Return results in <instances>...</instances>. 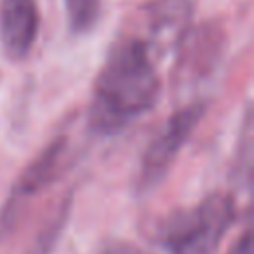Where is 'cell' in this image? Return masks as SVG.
Listing matches in <instances>:
<instances>
[{
  "label": "cell",
  "mask_w": 254,
  "mask_h": 254,
  "mask_svg": "<svg viewBox=\"0 0 254 254\" xmlns=\"http://www.w3.org/2000/svg\"><path fill=\"white\" fill-rule=\"evenodd\" d=\"M161 81L149 46L129 34L113 44L93 83L89 123L113 133L157 103Z\"/></svg>",
  "instance_id": "obj_1"
},
{
  "label": "cell",
  "mask_w": 254,
  "mask_h": 254,
  "mask_svg": "<svg viewBox=\"0 0 254 254\" xmlns=\"http://www.w3.org/2000/svg\"><path fill=\"white\" fill-rule=\"evenodd\" d=\"M234 220V198L216 190L198 204L165 216L157 224V240L171 254H216Z\"/></svg>",
  "instance_id": "obj_2"
},
{
  "label": "cell",
  "mask_w": 254,
  "mask_h": 254,
  "mask_svg": "<svg viewBox=\"0 0 254 254\" xmlns=\"http://www.w3.org/2000/svg\"><path fill=\"white\" fill-rule=\"evenodd\" d=\"M204 113H206L204 101H189L167 119V123L159 129V133L151 139V143L143 153L139 165V177H137V187L141 192H149L163 183L173 163L177 161L179 153L196 131Z\"/></svg>",
  "instance_id": "obj_3"
},
{
  "label": "cell",
  "mask_w": 254,
  "mask_h": 254,
  "mask_svg": "<svg viewBox=\"0 0 254 254\" xmlns=\"http://www.w3.org/2000/svg\"><path fill=\"white\" fill-rule=\"evenodd\" d=\"M67 157H69V141L65 135H60L52 139L36 155V159L22 171V175L14 183L6 208L0 216V236H6L8 232H12V226L16 224L20 210L24 202L30 200V196H36L38 192L48 189L52 183H56L64 175Z\"/></svg>",
  "instance_id": "obj_4"
},
{
  "label": "cell",
  "mask_w": 254,
  "mask_h": 254,
  "mask_svg": "<svg viewBox=\"0 0 254 254\" xmlns=\"http://www.w3.org/2000/svg\"><path fill=\"white\" fill-rule=\"evenodd\" d=\"M179 58L175 64L173 81L177 87L187 89L210 79L224 60L226 34L222 26L204 22L190 28L189 34L177 46Z\"/></svg>",
  "instance_id": "obj_5"
},
{
  "label": "cell",
  "mask_w": 254,
  "mask_h": 254,
  "mask_svg": "<svg viewBox=\"0 0 254 254\" xmlns=\"http://www.w3.org/2000/svg\"><path fill=\"white\" fill-rule=\"evenodd\" d=\"M190 0H149L137 10V36L149 50L177 48L192 28Z\"/></svg>",
  "instance_id": "obj_6"
},
{
  "label": "cell",
  "mask_w": 254,
  "mask_h": 254,
  "mask_svg": "<svg viewBox=\"0 0 254 254\" xmlns=\"http://www.w3.org/2000/svg\"><path fill=\"white\" fill-rule=\"evenodd\" d=\"M40 32L36 0H0V42L8 58L24 60Z\"/></svg>",
  "instance_id": "obj_7"
},
{
  "label": "cell",
  "mask_w": 254,
  "mask_h": 254,
  "mask_svg": "<svg viewBox=\"0 0 254 254\" xmlns=\"http://www.w3.org/2000/svg\"><path fill=\"white\" fill-rule=\"evenodd\" d=\"M69 204H71V198L65 196L58 206L56 210L48 216L46 224L40 228V232L36 234L34 242L30 244V248L26 250V254H50L65 226V220L69 216Z\"/></svg>",
  "instance_id": "obj_8"
},
{
  "label": "cell",
  "mask_w": 254,
  "mask_h": 254,
  "mask_svg": "<svg viewBox=\"0 0 254 254\" xmlns=\"http://www.w3.org/2000/svg\"><path fill=\"white\" fill-rule=\"evenodd\" d=\"M64 4L69 30L73 34H85L97 24L103 0H64Z\"/></svg>",
  "instance_id": "obj_9"
},
{
  "label": "cell",
  "mask_w": 254,
  "mask_h": 254,
  "mask_svg": "<svg viewBox=\"0 0 254 254\" xmlns=\"http://www.w3.org/2000/svg\"><path fill=\"white\" fill-rule=\"evenodd\" d=\"M101 254H151V252L127 240H111L103 246Z\"/></svg>",
  "instance_id": "obj_10"
},
{
  "label": "cell",
  "mask_w": 254,
  "mask_h": 254,
  "mask_svg": "<svg viewBox=\"0 0 254 254\" xmlns=\"http://www.w3.org/2000/svg\"><path fill=\"white\" fill-rule=\"evenodd\" d=\"M226 254H252V234H250V230H246V232L234 242V246H232Z\"/></svg>",
  "instance_id": "obj_11"
}]
</instances>
